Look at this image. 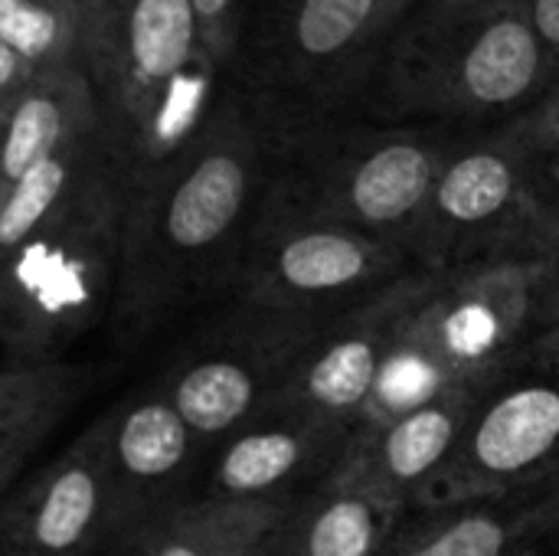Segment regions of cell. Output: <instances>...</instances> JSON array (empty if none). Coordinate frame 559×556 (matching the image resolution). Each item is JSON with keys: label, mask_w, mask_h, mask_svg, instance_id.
Masks as SVG:
<instances>
[{"label": "cell", "mask_w": 559, "mask_h": 556, "mask_svg": "<svg viewBox=\"0 0 559 556\" xmlns=\"http://www.w3.org/2000/svg\"><path fill=\"white\" fill-rule=\"evenodd\" d=\"M275 164L278 147L229 85L206 131L164 174L128 193L111 315L124 347H138L206 298H229Z\"/></svg>", "instance_id": "obj_1"}, {"label": "cell", "mask_w": 559, "mask_h": 556, "mask_svg": "<svg viewBox=\"0 0 559 556\" xmlns=\"http://www.w3.org/2000/svg\"><path fill=\"white\" fill-rule=\"evenodd\" d=\"M557 79L527 7L413 0L383 46L364 118L455 134L498 131Z\"/></svg>", "instance_id": "obj_2"}, {"label": "cell", "mask_w": 559, "mask_h": 556, "mask_svg": "<svg viewBox=\"0 0 559 556\" xmlns=\"http://www.w3.org/2000/svg\"><path fill=\"white\" fill-rule=\"evenodd\" d=\"M82 62L128 193L206 131L229 88L190 0H98Z\"/></svg>", "instance_id": "obj_3"}, {"label": "cell", "mask_w": 559, "mask_h": 556, "mask_svg": "<svg viewBox=\"0 0 559 556\" xmlns=\"http://www.w3.org/2000/svg\"><path fill=\"white\" fill-rule=\"evenodd\" d=\"M413 0H259L229 85L282 151L364 118L383 46Z\"/></svg>", "instance_id": "obj_4"}, {"label": "cell", "mask_w": 559, "mask_h": 556, "mask_svg": "<svg viewBox=\"0 0 559 556\" xmlns=\"http://www.w3.org/2000/svg\"><path fill=\"white\" fill-rule=\"evenodd\" d=\"M550 324L534 262L429 275L373 387L360 429L383 426L455 387H485L524 357Z\"/></svg>", "instance_id": "obj_5"}, {"label": "cell", "mask_w": 559, "mask_h": 556, "mask_svg": "<svg viewBox=\"0 0 559 556\" xmlns=\"http://www.w3.org/2000/svg\"><path fill=\"white\" fill-rule=\"evenodd\" d=\"M455 131L367 118L311 131L278 151L269 200L409 252Z\"/></svg>", "instance_id": "obj_6"}, {"label": "cell", "mask_w": 559, "mask_h": 556, "mask_svg": "<svg viewBox=\"0 0 559 556\" xmlns=\"http://www.w3.org/2000/svg\"><path fill=\"white\" fill-rule=\"evenodd\" d=\"M124 203V184L111 180L3 256V357H62L85 331L111 321L121 288Z\"/></svg>", "instance_id": "obj_7"}, {"label": "cell", "mask_w": 559, "mask_h": 556, "mask_svg": "<svg viewBox=\"0 0 559 556\" xmlns=\"http://www.w3.org/2000/svg\"><path fill=\"white\" fill-rule=\"evenodd\" d=\"M413 272V256L396 242L265 200L249 229L229 298L324 324Z\"/></svg>", "instance_id": "obj_8"}, {"label": "cell", "mask_w": 559, "mask_h": 556, "mask_svg": "<svg viewBox=\"0 0 559 556\" xmlns=\"http://www.w3.org/2000/svg\"><path fill=\"white\" fill-rule=\"evenodd\" d=\"M547 213L524 177V151L498 131L459 134L442 161L409 256L429 275L531 262Z\"/></svg>", "instance_id": "obj_9"}, {"label": "cell", "mask_w": 559, "mask_h": 556, "mask_svg": "<svg viewBox=\"0 0 559 556\" xmlns=\"http://www.w3.org/2000/svg\"><path fill=\"white\" fill-rule=\"evenodd\" d=\"M314 331L311 321L229 298L177 347L157 387L206 449H216L282 403Z\"/></svg>", "instance_id": "obj_10"}, {"label": "cell", "mask_w": 559, "mask_h": 556, "mask_svg": "<svg viewBox=\"0 0 559 556\" xmlns=\"http://www.w3.org/2000/svg\"><path fill=\"white\" fill-rule=\"evenodd\" d=\"M559 485V357L531 347L478 397L449 465L413 511L514 498Z\"/></svg>", "instance_id": "obj_11"}, {"label": "cell", "mask_w": 559, "mask_h": 556, "mask_svg": "<svg viewBox=\"0 0 559 556\" xmlns=\"http://www.w3.org/2000/svg\"><path fill=\"white\" fill-rule=\"evenodd\" d=\"M429 272L416 269L383 295L350 308L311 334L298 357L282 403L360 433L373 387L396 347V338L426 292Z\"/></svg>", "instance_id": "obj_12"}, {"label": "cell", "mask_w": 559, "mask_h": 556, "mask_svg": "<svg viewBox=\"0 0 559 556\" xmlns=\"http://www.w3.org/2000/svg\"><path fill=\"white\" fill-rule=\"evenodd\" d=\"M357 429L278 403L242 426L203 465L206 498L229 501H301L337 475L354 449Z\"/></svg>", "instance_id": "obj_13"}, {"label": "cell", "mask_w": 559, "mask_h": 556, "mask_svg": "<svg viewBox=\"0 0 559 556\" xmlns=\"http://www.w3.org/2000/svg\"><path fill=\"white\" fill-rule=\"evenodd\" d=\"M95 426L115 488L118 541L128 544L144 524L193 498L187 488L203 475L210 449L160 387L121 400Z\"/></svg>", "instance_id": "obj_14"}, {"label": "cell", "mask_w": 559, "mask_h": 556, "mask_svg": "<svg viewBox=\"0 0 559 556\" xmlns=\"http://www.w3.org/2000/svg\"><path fill=\"white\" fill-rule=\"evenodd\" d=\"M111 537H118L115 488L92 423L52 465L7 495L0 556H92Z\"/></svg>", "instance_id": "obj_15"}, {"label": "cell", "mask_w": 559, "mask_h": 556, "mask_svg": "<svg viewBox=\"0 0 559 556\" xmlns=\"http://www.w3.org/2000/svg\"><path fill=\"white\" fill-rule=\"evenodd\" d=\"M485 387H455L383 426L360 429L344 469L413 511L426 485L449 465Z\"/></svg>", "instance_id": "obj_16"}, {"label": "cell", "mask_w": 559, "mask_h": 556, "mask_svg": "<svg viewBox=\"0 0 559 556\" xmlns=\"http://www.w3.org/2000/svg\"><path fill=\"white\" fill-rule=\"evenodd\" d=\"M559 537V485L439 511H409L383 556H527Z\"/></svg>", "instance_id": "obj_17"}, {"label": "cell", "mask_w": 559, "mask_h": 556, "mask_svg": "<svg viewBox=\"0 0 559 556\" xmlns=\"http://www.w3.org/2000/svg\"><path fill=\"white\" fill-rule=\"evenodd\" d=\"M409 508L341 469L305 495L269 556H383Z\"/></svg>", "instance_id": "obj_18"}, {"label": "cell", "mask_w": 559, "mask_h": 556, "mask_svg": "<svg viewBox=\"0 0 559 556\" xmlns=\"http://www.w3.org/2000/svg\"><path fill=\"white\" fill-rule=\"evenodd\" d=\"M298 501H229L193 495L144 524L124 556H269Z\"/></svg>", "instance_id": "obj_19"}, {"label": "cell", "mask_w": 559, "mask_h": 556, "mask_svg": "<svg viewBox=\"0 0 559 556\" xmlns=\"http://www.w3.org/2000/svg\"><path fill=\"white\" fill-rule=\"evenodd\" d=\"M0 190L20 180L29 167L66 147L69 141L98 131L102 115L82 62L56 66L36 75L10 105L0 108Z\"/></svg>", "instance_id": "obj_20"}, {"label": "cell", "mask_w": 559, "mask_h": 556, "mask_svg": "<svg viewBox=\"0 0 559 556\" xmlns=\"http://www.w3.org/2000/svg\"><path fill=\"white\" fill-rule=\"evenodd\" d=\"M92 370L62 357H3L0 367V488L10 495L26 462L85 397Z\"/></svg>", "instance_id": "obj_21"}, {"label": "cell", "mask_w": 559, "mask_h": 556, "mask_svg": "<svg viewBox=\"0 0 559 556\" xmlns=\"http://www.w3.org/2000/svg\"><path fill=\"white\" fill-rule=\"evenodd\" d=\"M111 180H121V170L102 128L69 141L29 167L20 180L0 190V256L23 246L49 220L72 210Z\"/></svg>", "instance_id": "obj_22"}, {"label": "cell", "mask_w": 559, "mask_h": 556, "mask_svg": "<svg viewBox=\"0 0 559 556\" xmlns=\"http://www.w3.org/2000/svg\"><path fill=\"white\" fill-rule=\"evenodd\" d=\"M82 23L62 0H0V108L36 75L82 62Z\"/></svg>", "instance_id": "obj_23"}, {"label": "cell", "mask_w": 559, "mask_h": 556, "mask_svg": "<svg viewBox=\"0 0 559 556\" xmlns=\"http://www.w3.org/2000/svg\"><path fill=\"white\" fill-rule=\"evenodd\" d=\"M190 3L197 10L210 56L216 59V66L226 72V82H229V66L236 59V49L242 43V33L259 0H190Z\"/></svg>", "instance_id": "obj_24"}, {"label": "cell", "mask_w": 559, "mask_h": 556, "mask_svg": "<svg viewBox=\"0 0 559 556\" xmlns=\"http://www.w3.org/2000/svg\"><path fill=\"white\" fill-rule=\"evenodd\" d=\"M504 134L521 151H544L559 147V79L511 125H504Z\"/></svg>", "instance_id": "obj_25"}, {"label": "cell", "mask_w": 559, "mask_h": 556, "mask_svg": "<svg viewBox=\"0 0 559 556\" xmlns=\"http://www.w3.org/2000/svg\"><path fill=\"white\" fill-rule=\"evenodd\" d=\"M524 177L534 203L559 220V147L544 151H524Z\"/></svg>", "instance_id": "obj_26"}, {"label": "cell", "mask_w": 559, "mask_h": 556, "mask_svg": "<svg viewBox=\"0 0 559 556\" xmlns=\"http://www.w3.org/2000/svg\"><path fill=\"white\" fill-rule=\"evenodd\" d=\"M540 275H544V285H547V301H550V321L559 315V220H547L540 239H537V249H534V259H531Z\"/></svg>", "instance_id": "obj_27"}, {"label": "cell", "mask_w": 559, "mask_h": 556, "mask_svg": "<svg viewBox=\"0 0 559 556\" xmlns=\"http://www.w3.org/2000/svg\"><path fill=\"white\" fill-rule=\"evenodd\" d=\"M531 20L540 33V39L547 43L554 62L559 69V0H531Z\"/></svg>", "instance_id": "obj_28"}, {"label": "cell", "mask_w": 559, "mask_h": 556, "mask_svg": "<svg viewBox=\"0 0 559 556\" xmlns=\"http://www.w3.org/2000/svg\"><path fill=\"white\" fill-rule=\"evenodd\" d=\"M537 347H544V351H550L554 357H559V315L544 328V334L537 338Z\"/></svg>", "instance_id": "obj_29"}, {"label": "cell", "mask_w": 559, "mask_h": 556, "mask_svg": "<svg viewBox=\"0 0 559 556\" xmlns=\"http://www.w3.org/2000/svg\"><path fill=\"white\" fill-rule=\"evenodd\" d=\"M69 10H72V16L82 23V33H85V26H88V16H92V10H95V3L98 0H62Z\"/></svg>", "instance_id": "obj_30"}, {"label": "cell", "mask_w": 559, "mask_h": 556, "mask_svg": "<svg viewBox=\"0 0 559 556\" xmlns=\"http://www.w3.org/2000/svg\"><path fill=\"white\" fill-rule=\"evenodd\" d=\"M498 3H511V7H531V0H498Z\"/></svg>", "instance_id": "obj_31"}, {"label": "cell", "mask_w": 559, "mask_h": 556, "mask_svg": "<svg viewBox=\"0 0 559 556\" xmlns=\"http://www.w3.org/2000/svg\"><path fill=\"white\" fill-rule=\"evenodd\" d=\"M527 556H544V554H540V551H534V554H527Z\"/></svg>", "instance_id": "obj_32"}, {"label": "cell", "mask_w": 559, "mask_h": 556, "mask_svg": "<svg viewBox=\"0 0 559 556\" xmlns=\"http://www.w3.org/2000/svg\"><path fill=\"white\" fill-rule=\"evenodd\" d=\"M554 556H559V551H557V554H554Z\"/></svg>", "instance_id": "obj_33"}, {"label": "cell", "mask_w": 559, "mask_h": 556, "mask_svg": "<svg viewBox=\"0 0 559 556\" xmlns=\"http://www.w3.org/2000/svg\"><path fill=\"white\" fill-rule=\"evenodd\" d=\"M121 556H124V554H121Z\"/></svg>", "instance_id": "obj_34"}]
</instances>
